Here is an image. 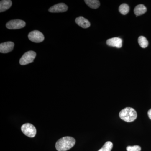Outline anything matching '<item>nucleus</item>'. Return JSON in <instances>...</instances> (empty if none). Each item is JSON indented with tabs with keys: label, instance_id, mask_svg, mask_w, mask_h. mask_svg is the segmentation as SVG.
<instances>
[{
	"label": "nucleus",
	"instance_id": "6",
	"mask_svg": "<svg viewBox=\"0 0 151 151\" xmlns=\"http://www.w3.org/2000/svg\"><path fill=\"white\" fill-rule=\"evenodd\" d=\"M28 37L30 40L35 43L42 42L45 39L43 34L37 30L32 31L29 34Z\"/></svg>",
	"mask_w": 151,
	"mask_h": 151
},
{
	"label": "nucleus",
	"instance_id": "12",
	"mask_svg": "<svg viewBox=\"0 0 151 151\" xmlns=\"http://www.w3.org/2000/svg\"><path fill=\"white\" fill-rule=\"evenodd\" d=\"M147 8L144 5L139 4L134 9V12L136 16L142 15L147 12Z\"/></svg>",
	"mask_w": 151,
	"mask_h": 151
},
{
	"label": "nucleus",
	"instance_id": "5",
	"mask_svg": "<svg viewBox=\"0 0 151 151\" xmlns=\"http://www.w3.org/2000/svg\"><path fill=\"white\" fill-rule=\"evenodd\" d=\"M25 26V22L20 19L12 20L6 24V27L9 29H20L24 27Z\"/></svg>",
	"mask_w": 151,
	"mask_h": 151
},
{
	"label": "nucleus",
	"instance_id": "11",
	"mask_svg": "<svg viewBox=\"0 0 151 151\" xmlns=\"http://www.w3.org/2000/svg\"><path fill=\"white\" fill-rule=\"evenodd\" d=\"M12 1L10 0H2L0 2V12H5L7 10L12 6Z\"/></svg>",
	"mask_w": 151,
	"mask_h": 151
},
{
	"label": "nucleus",
	"instance_id": "10",
	"mask_svg": "<svg viewBox=\"0 0 151 151\" xmlns=\"http://www.w3.org/2000/svg\"><path fill=\"white\" fill-rule=\"evenodd\" d=\"M75 22L78 26L83 28H87L90 26V23L89 21L83 17H79L76 18Z\"/></svg>",
	"mask_w": 151,
	"mask_h": 151
},
{
	"label": "nucleus",
	"instance_id": "13",
	"mask_svg": "<svg viewBox=\"0 0 151 151\" xmlns=\"http://www.w3.org/2000/svg\"><path fill=\"white\" fill-rule=\"evenodd\" d=\"M84 2L88 6L92 9H97L100 6V1L98 0H85Z\"/></svg>",
	"mask_w": 151,
	"mask_h": 151
},
{
	"label": "nucleus",
	"instance_id": "1",
	"mask_svg": "<svg viewBox=\"0 0 151 151\" xmlns=\"http://www.w3.org/2000/svg\"><path fill=\"white\" fill-rule=\"evenodd\" d=\"M76 143L74 138L65 137L61 138L56 142L55 148L58 151H66L73 147Z\"/></svg>",
	"mask_w": 151,
	"mask_h": 151
},
{
	"label": "nucleus",
	"instance_id": "16",
	"mask_svg": "<svg viewBox=\"0 0 151 151\" xmlns=\"http://www.w3.org/2000/svg\"><path fill=\"white\" fill-rule=\"evenodd\" d=\"M113 147V143L111 142H107L98 151H111Z\"/></svg>",
	"mask_w": 151,
	"mask_h": 151
},
{
	"label": "nucleus",
	"instance_id": "14",
	"mask_svg": "<svg viewBox=\"0 0 151 151\" xmlns=\"http://www.w3.org/2000/svg\"><path fill=\"white\" fill-rule=\"evenodd\" d=\"M138 42L140 46L143 48L147 47L149 44L148 41L147 40L146 38L142 36H140L138 38Z\"/></svg>",
	"mask_w": 151,
	"mask_h": 151
},
{
	"label": "nucleus",
	"instance_id": "9",
	"mask_svg": "<svg viewBox=\"0 0 151 151\" xmlns=\"http://www.w3.org/2000/svg\"><path fill=\"white\" fill-rule=\"evenodd\" d=\"M123 40L119 37H113L109 39L106 41L108 46L114 47L118 48H121L122 46Z\"/></svg>",
	"mask_w": 151,
	"mask_h": 151
},
{
	"label": "nucleus",
	"instance_id": "18",
	"mask_svg": "<svg viewBox=\"0 0 151 151\" xmlns=\"http://www.w3.org/2000/svg\"><path fill=\"white\" fill-rule=\"evenodd\" d=\"M148 115L149 118L151 120V109L149 110L148 112Z\"/></svg>",
	"mask_w": 151,
	"mask_h": 151
},
{
	"label": "nucleus",
	"instance_id": "4",
	"mask_svg": "<svg viewBox=\"0 0 151 151\" xmlns=\"http://www.w3.org/2000/svg\"><path fill=\"white\" fill-rule=\"evenodd\" d=\"M22 132L29 137H34L36 134V129L32 124L27 123L23 124L21 127Z\"/></svg>",
	"mask_w": 151,
	"mask_h": 151
},
{
	"label": "nucleus",
	"instance_id": "7",
	"mask_svg": "<svg viewBox=\"0 0 151 151\" xmlns=\"http://www.w3.org/2000/svg\"><path fill=\"white\" fill-rule=\"evenodd\" d=\"M68 9V7L64 3H59L52 6L49 9V12L51 13L64 12Z\"/></svg>",
	"mask_w": 151,
	"mask_h": 151
},
{
	"label": "nucleus",
	"instance_id": "17",
	"mask_svg": "<svg viewBox=\"0 0 151 151\" xmlns=\"http://www.w3.org/2000/svg\"><path fill=\"white\" fill-rule=\"evenodd\" d=\"M127 151H141V147L139 146L135 145L128 146L127 147Z\"/></svg>",
	"mask_w": 151,
	"mask_h": 151
},
{
	"label": "nucleus",
	"instance_id": "3",
	"mask_svg": "<svg viewBox=\"0 0 151 151\" xmlns=\"http://www.w3.org/2000/svg\"><path fill=\"white\" fill-rule=\"evenodd\" d=\"M36 56V53L34 51H29L25 53L19 60V63L21 65H26L33 62Z\"/></svg>",
	"mask_w": 151,
	"mask_h": 151
},
{
	"label": "nucleus",
	"instance_id": "8",
	"mask_svg": "<svg viewBox=\"0 0 151 151\" xmlns=\"http://www.w3.org/2000/svg\"><path fill=\"white\" fill-rule=\"evenodd\" d=\"M14 44L12 42H7L0 44V52L7 53L13 50Z\"/></svg>",
	"mask_w": 151,
	"mask_h": 151
},
{
	"label": "nucleus",
	"instance_id": "15",
	"mask_svg": "<svg viewBox=\"0 0 151 151\" xmlns=\"http://www.w3.org/2000/svg\"><path fill=\"white\" fill-rule=\"evenodd\" d=\"M130 10V8L128 5L126 4H122L119 6V11L123 15H126L129 13Z\"/></svg>",
	"mask_w": 151,
	"mask_h": 151
},
{
	"label": "nucleus",
	"instance_id": "2",
	"mask_svg": "<svg viewBox=\"0 0 151 151\" xmlns=\"http://www.w3.org/2000/svg\"><path fill=\"white\" fill-rule=\"evenodd\" d=\"M119 116L122 120L127 122L134 121L137 117V112L133 108L127 107L123 109L119 113Z\"/></svg>",
	"mask_w": 151,
	"mask_h": 151
}]
</instances>
